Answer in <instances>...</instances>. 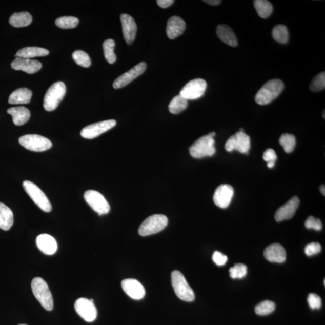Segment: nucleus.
Returning <instances> with one entry per match:
<instances>
[{
	"mask_svg": "<svg viewBox=\"0 0 325 325\" xmlns=\"http://www.w3.org/2000/svg\"><path fill=\"white\" fill-rule=\"evenodd\" d=\"M283 88L285 85L281 79H271L259 90L255 96V101L260 105H268L281 94Z\"/></svg>",
	"mask_w": 325,
	"mask_h": 325,
	"instance_id": "nucleus-1",
	"label": "nucleus"
},
{
	"mask_svg": "<svg viewBox=\"0 0 325 325\" xmlns=\"http://www.w3.org/2000/svg\"><path fill=\"white\" fill-rule=\"evenodd\" d=\"M215 135L214 132L210 133L197 140L189 148L191 156L195 158L213 156L216 153L215 141L214 139Z\"/></svg>",
	"mask_w": 325,
	"mask_h": 325,
	"instance_id": "nucleus-2",
	"label": "nucleus"
},
{
	"mask_svg": "<svg viewBox=\"0 0 325 325\" xmlns=\"http://www.w3.org/2000/svg\"><path fill=\"white\" fill-rule=\"evenodd\" d=\"M31 286H32L34 296L44 309L47 311L53 310L54 306L53 296L47 282L43 278L36 277L32 280Z\"/></svg>",
	"mask_w": 325,
	"mask_h": 325,
	"instance_id": "nucleus-3",
	"label": "nucleus"
},
{
	"mask_svg": "<svg viewBox=\"0 0 325 325\" xmlns=\"http://www.w3.org/2000/svg\"><path fill=\"white\" fill-rule=\"evenodd\" d=\"M171 281L174 292L179 299L186 302H192L195 295L191 286L187 282L185 276L178 271L172 272Z\"/></svg>",
	"mask_w": 325,
	"mask_h": 325,
	"instance_id": "nucleus-4",
	"label": "nucleus"
},
{
	"mask_svg": "<svg viewBox=\"0 0 325 325\" xmlns=\"http://www.w3.org/2000/svg\"><path fill=\"white\" fill-rule=\"evenodd\" d=\"M66 86L64 82H57L48 89L44 99V107L48 112L56 110L65 95Z\"/></svg>",
	"mask_w": 325,
	"mask_h": 325,
	"instance_id": "nucleus-5",
	"label": "nucleus"
},
{
	"mask_svg": "<svg viewBox=\"0 0 325 325\" xmlns=\"http://www.w3.org/2000/svg\"><path fill=\"white\" fill-rule=\"evenodd\" d=\"M168 217L164 214H154L145 219L139 228L141 236H148L160 232L168 226Z\"/></svg>",
	"mask_w": 325,
	"mask_h": 325,
	"instance_id": "nucleus-6",
	"label": "nucleus"
},
{
	"mask_svg": "<svg viewBox=\"0 0 325 325\" xmlns=\"http://www.w3.org/2000/svg\"><path fill=\"white\" fill-rule=\"evenodd\" d=\"M23 186L27 194L36 206L45 212H51L52 207L50 200L39 187L29 181H24Z\"/></svg>",
	"mask_w": 325,
	"mask_h": 325,
	"instance_id": "nucleus-7",
	"label": "nucleus"
},
{
	"mask_svg": "<svg viewBox=\"0 0 325 325\" xmlns=\"http://www.w3.org/2000/svg\"><path fill=\"white\" fill-rule=\"evenodd\" d=\"M19 143L27 150L34 152L46 151L52 147V143L49 139L37 134L25 135L19 138Z\"/></svg>",
	"mask_w": 325,
	"mask_h": 325,
	"instance_id": "nucleus-8",
	"label": "nucleus"
},
{
	"mask_svg": "<svg viewBox=\"0 0 325 325\" xmlns=\"http://www.w3.org/2000/svg\"><path fill=\"white\" fill-rule=\"evenodd\" d=\"M84 198L90 207L99 215L109 213L110 207L105 197L99 192L89 190L84 194Z\"/></svg>",
	"mask_w": 325,
	"mask_h": 325,
	"instance_id": "nucleus-9",
	"label": "nucleus"
},
{
	"mask_svg": "<svg viewBox=\"0 0 325 325\" xmlns=\"http://www.w3.org/2000/svg\"><path fill=\"white\" fill-rule=\"evenodd\" d=\"M207 86V82L204 79H192L183 87L179 95L187 100L198 99L205 94Z\"/></svg>",
	"mask_w": 325,
	"mask_h": 325,
	"instance_id": "nucleus-10",
	"label": "nucleus"
},
{
	"mask_svg": "<svg viewBox=\"0 0 325 325\" xmlns=\"http://www.w3.org/2000/svg\"><path fill=\"white\" fill-rule=\"evenodd\" d=\"M225 148L228 152L237 150L241 153L247 154L251 148L250 137L244 132L238 131L228 139Z\"/></svg>",
	"mask_w": 325,
	"mask_h": 325,
	"instance_id": "nucleus-11",
	"label": "nucleus"
},
{
	"mask_svg": "<svg viewBox=\"0 0 325 325\" xmlns=\"http://www.w3.org/2000/svg\"><path fill=\"white\" fill-rule=\"evenodd\" d=\"M116 125V121L110 119L91 124L84 128L81 131V136L85 139H92L97 137L106 131L112 129Z\"/></svg>",
	"mask_w": 325,
	"mask_h": 325,
	"instance_id": "nucleus-12",
	"label": "nucleus"
},
{
	"mask_svg": "<svg viewBox=\"0 0 325 325\" xmlns=\"http://www.w3.org/2000/svg\"><path fill=\"white\" fill-rule=\"evenodd\" d=\"M74 307L78 315L88 322H92L97 317V310L93 299L79 298L76 300Z\"/></svg>",
	"mask_w": 325,
	"mask_h": 325,
	"instance_id": "nucleus-13",
	"label": "nucleus"
},
{
	"mask_svg": "<svg viewBox=\"0 0 325 325\" xmlns=\"http://www.w3.org/2000/svg\"><path fill=\"white\" fill-rule=\"evenodd\" d=\"M147 69V64L145 62H140L139 64L135 66L130 70L126 72L117 78L113 82V87L115 89H120L125 87L130 83L134 80L135 78L139 77L144 73Z\"/></svg>",
	"mask_w": 325,
	"mask_h": 325,
	"instance_id": "nucleus-14",
	"label": "nucleus"
},
{
	"mask_svg": "<svg viewBox=\"0 0 325 325\" xmlns=\"http://www.w3.org/2000/svg\"><path fill=\"white\" fill-rule=\"evenodd\" d=\"M234 195V189L229 185H222L217 188L213 196L214 204L222 209L230 206Z\"/></svg>",
	"mask_w": 325,
	"mask_h": 325,
	"instance_id": "nucleus-15",
	"label": "nucleus"
},
{
	"mask_svg": "<svg viewBox=\"0 0 325 325\" xmlns=\"http://www.w3.org/2000/svg\"><path fill=\"white\" fill-rule=\"evenodd\" d=\"M122 288L127 295L135 300L143 299L145 290L143 285L135 279H126L121 283Z\"/></svg>",
	"mask_w": 325,
	"mask_h": 325,
	"instance_id": "nucleus-16",
	"label": "nucleus"
},
{
	"mask_svg": "<svg viewBox=\"0 0 325 325\" xmlns=\"http://www.w3.org/2000/svg\"><path fill=\"white\" fill-rule=\"evenodd\" d=\"M122 24L123 32L124 39L128 45H131L136 38L137 27L133 17L123 13L120 16Z\"/></svg>",
	"mask_w": 325,
	"mask_h": 325,
	"instance_id": "nucleus-17",
	"label": "nucleus"
},
{
	"mask_svg": "<svg viewBox=\"0 0 325 325\" xmlns=\"http://www.w3.org/2000/svg\"><path fill=\"white\" fill-rule=\"evenodd\" d=\"M11 67L16 71H23L27 74H33L40 70L42 64L36 60L16 57L12 62Z\"/></svg>",
	"mask_w": 325,
	"mask_h": 325,
	"instance_id": "nucleus-18",
	"label": "nucleus"
},
{
	"mask_svg": "<svg viewBox=\"0 0 325 325\" xmlns=\"http://www.w3.org/2000/svg\"><path fill=\"white\" fill-rule=\"evenodd\" d=\"M299 199L294 196L276 211L275 218L277 222L291 219L299 205Z\"/></svg>",
	"mask_w": 325,
	"mask_h": 325,
	"instance_id": "nucleus-19",
	"label": "nucleus"
},
{
	"mask_svg": "<svg viewBox=\"0 0 325 325\" xmlns=\"http://www.w3.org/2000/svg\"><path fill=\"white\" fill-rule=\"evenodd\" d=\"M264 256L270 262L282 263L286 260V252L281 245L274 243L265 249Z\"/></svg>",
	"mask_w": 325,
	"mask_h": 325,
	"instance_id": "nucleus-20",
	"label": "nucleus"
},
{
	"mask_svg": "<svg viewBox=\"0 0 325 325\" xmlns=\"http://www.w3.org/2000/svg\"><path fill=\"white\" fill-rule=\"evenodd\" d=\"M186 24L180 17L174 16L169 19L167 23V34L170 39L181 35L186 29Z\"/></svg>",
	"mask_w": 325,
	"mask_h": 325,
	"instance_id": "nucleus-21",
	"label": "nucleus"
},
{
	"mask_svg": "<svg viewBox=\"0 0 325 325\" xmlns=\"http://www.w3.org/2000/svg\"><path fill=\"white\" fill-rule=\"evenodd\" d=\"M36 245L41 252L46 255H53L57 250V243L53 237L49 234H43L36 238Z\"/></svg>",
	"mask_w": 325,
	"mask_h": 325,
	"instance_id": "nucleus-22",
	"label": "nucleus"
},
{
	"mask_svg": "<svg viewBox=\"0 0 325 325\" xmlns=\"http://www.w3.org/2000/svg\"><path fill=\"white\" fill-rule=\"evenodd\" d=\"M216 34L219 39L228 46L236 47L237 46V39L234 31L230 27L221 24L217 27Z\"/></svg>",
	"mask_w": 325,
	"mask_h": 325,
	"instance_id": "nucleus-23",
	"label": "nucleus"
},
{
	"mask_svg": "<svg viewBox=\"0 0 325 325\" xmlns=\"http://www.w3.org/2000/svg\"><path fill=\"white\" fill-rule=\"evenodd\" d=\"M7 112L12 116L13 122L17 126L24 125L28 122L30 117V110L23 106L12 107L7 110Z\"/></svg>",
	"mask_w": 325,
	"mask_h": 325,
	"instance_id": "nucleus-24",
	"label": "nucleus"
},
{
	"mask_svg": "<svg viewBox=\"0 0 325 325\" xmlns=\"http://www.w3.org/2000/svg\"><path fill=\"white\" fill-rule=\"evenodd\" d=\"M32 92L27 88H19L13 91L9 96L8 102L10 105H26L31 101Z\"/></svg>",
	"mask_w": 325,
	"mask_h": 325,
	"instance_id": "nucleus-25",
	"label": "nucleus"
},
{
	"mask_svg": "<svg viewBox=\"0 0 325 325\" xmlns=\"http://www.w3.org/2000/svg\"><path fill=\"white\" fill-rule=\"evenodd\" d=\"M49 51L46 49V48L30 47L23 48L18 51L15 57L32 59V58L34 57L47 56L49 54Z\"/></svg>",
	"mask_w": 325,
	"mask_h": 325,
	"instance_id": "nucleus-26",
	"label": "nucleus"
},
{
	"mask_svg": "<svg viewBox=\"0 0 325 325\" xmlns=\"http://www.w3.org/2000/svg\"><path fill=\"white\" fill-rule=\"evenodd\" d=\"M13 224V214L10 208L0 202V228L5 231L10 229Z\"/></svg>",
	"mask_w": 325,
	"mask_h": 325,
	"instance_id": "nucleus-27",
	"label": "nucleus"
},
{
	"mask_svg": "<svg viewBox=\"0 0 325 325\" xmlns=\"http://www.w3.org/2000/svg\"><path fill=\"white\" fill-rule=\"evenodd\" d=\"M32 20V16L29 12H23L13 13L10 17L9 23L12 26L19 28L29 26Z\"/></svg>",
	"mask_w": 325,
	"mask_h": 325,
	"instance_id": "nucleus-28",
	"label": "nucleus"
},
{
	"mask_svg": "<svg viewBox=\"0 0 325 325\" xmlns=\"http://www.w3.org/2000/svg\"><path fill=\"white\" fill-rule=\"evenodd\" d=\"M254 5L258 15L261 18H268L272 14L273 6L267 0H255Z\"/></svg>",
	"mask_w": 325,
	"mask_h": 325,
	"instance_id": "nucleus-29",
	"label": "nucleus"
},
{
	"mask_svg": "<svg viewBox=\"0 0 325 325\" xmlns=\"http://www.w3.org/2000/svg\"><path fill=\"white\" fill-rule=\"evenodd\" d=\"M188 106V100L180 95L175 96L169 103V110L172 114L177 115L185 110Z\"/></svg>",
	"mask_w": 325,
	"mask_h": 325,
	"instance_id": "nucleus-30",
	"label": "nucleus"
},
{
	"mask_svg": "<svg viewBox=\"0 0 325 325\" xmlns=\"http://www.w3.org/2000/svg\"><path fill=\"white\" fill-rule=\"evenodd\" d=\"M115 46V43L113 39L106 40L103 43V47L105 57L107 62L110 64L115 63L116 60V56L114 52Z\"/></svg>",
	"mask_w": 325,
	"mask_h": 325,
	"instance_id": "nucleus-31",
	"label": "nucleus"
},
{
	"mask_svg": "<svg viewBox=\"0 0 325 325\" xmlns=\"http://www.w3.org/2000/svg\"><path fill=\"white\" fill-rule=\"evenodd\" d=\"M273 38L278 43L286 44L289 40V32L286 26L277 25L274 27L272 30Z\"/></svg>",
	"mask_w": 325,
	"mask_h": 325,
	"instance_id": "nucleus-32",
	"label": "nucleus"
},
{
	"mask_svg": "<svg viewBox=\"0 0 325 325\" xmlns=\"http://www.w3.org/2000/svg\"><path fill=\"white\" fill-rule=\"evenodd\" d=\"M79 19L74 16H62L55 22L56 25L62 29H74L78 26Z\"/></svg>",
	"mask_w": 325,
	"mask_h": 325,
	"instance_id": "nucleus-33",
	"label": "nucleus"
},
{
	"mask_svg": "<svg viewBox=\"0 0 325 325\" xmlns=\"http://www.w3.org/2000/svg\"><path fill=\"white\" fill-rule=\"evenodd\" d=\"M279 144L287 153H290L294 150L296 145V138L293 134H283L279 138Z\"/></svg>",
	"mask_w": 325,
	"mask_h": 325,
	"instance_id": "nucleus-34",
	"label": "nucleus"
},
{
	"mask_svg": "<svg viewBox=\"0 0 325 325\" xmlns=\"http://www.w3.org/2000/svg\"><path fill=\"white\" fill-rule=\"evenodd\" d=\"M72 58L75 63L80 67L88 68L91 65V60L89 55L82 50H76L72 53Z\"/></svg>",
	"mask_w": 325,
	"mask_h": 325,
	"instance_id": "nucleus-35",
	"label": "nucleus"
},
{
	"mask_svg": "<svg viewBox=\"0 0 325 325\" xmlns=\"http://www.w3.org/2000/svg\"><path fill=\"white\" fill-rule=\"evenodd\" d=\"M275 303L271 300H265L258 303L255 308L256 314L260 316L268 315L275 310Z\"/></svg>",
	"mask_w": 325,
	"mask_h": 325,
	"instance_id": "nucleus-36",
	"label": "nucleus"
},
{
	"mask_svg": "<svg viewBox=\"0 0 325 325\" xmlns=\"http://www.w3.org/2000/svg\"><path fill=\"white\" fill-rule=\"evenodd\" d=\"M325 88V73L324 72L317 74L311 82L310 89L313 92L323 91Z\"/></svg>",
	"mask_w": 325,
	"mask_h": 325,
	"instance_id": "nucleus-37",
	"label": "nucleus"
},
{
	"mask_svg": "<svg viewBox=\"0 0 325 325\" xmlns=\"http://www.w3.org/2000/svg\"><path fill=\"white\" fill-rule=\"evenodd\" d=\"M230 276L233 279H242L247 274L246 265L241 263L235 265L234 267L230 269Z\"/></svg>",
	"mask_w": 325,
	"mask_h": 325,
	"instance_id": "nucleus-38",
	"label": "nucleus"
},
{
	"mask_svg": "<svg viewBox=\"0 0 325 325\" xmlns=\"http://www.w3.org/2000/svg\"><path fill=\"white\" fill-rule=\"evenodd\" d=\"M277 159V155L273 149H268L263 154V160L268 162V167L273 168L275 165V161Z\"/></svg>",
	"mask_w": 325,
	"mask_h": 325,
	"instance_id": "nucleus-39",
	"label": "nucleus"
},
{
	"mask_svg": "<svg viewBox=\"0 0 325 325\" xmlns=\"http://www.w3.org/2000/svg\"><path fill=\"white\" fill-rule=\"evenodd\" d=\"M305 226L308 229H313L316 231H320L322 229V224L320 220L316 219L313 216H310L307 219Z\"/></svg>",
	"mask_w": 325,
	"mask_h": 325,
	"instance_id": "nucleus-40",
	"label": "nucleus"
},
{
	"mask_svg": "<svg viewBox=\"0 0 325 325\" xmlns=\"http://www.w3.org/2000/svg\"><path fill=\"white\" fill-rule=\"evenodd\" d=\"M308 303L311 309H320L321 307V299L315 293H310L308 296Z\"/></svg>",
	"mask_w": 325,
	"mask_h": 325,
	"instance_id": "nucleus-41",
	"label": "nucleus"
},
{
	"mask_svg": "<svg viewBox=\"0 0 325 325\" xmlns=\"http://www.w3.org/2000/svg\"><path fill=\"white\" fill-rule=\"evenodd\" d=\"M321 250V245L319 243H311L307 245L305 248V253L309 257L319 254Z\"/></svg>",
	"mask_w": 325,
	"mask_h": 325,
	"instance_id": "nucleus-42",
	"label": "nucleus"
},
{
	"mask_svg": "<svg viewBox=\"0 0 325 325\" xmlns=\"http://www.w3.org/2000/svg\"><path fill=\"white\" fill-rule=\"evenodd\" d=\"M213 260L217 266H224L228 261V257L220 252L215 251L213 255Z\"/></svg>",
	"mask_w": 325,
	"mask_h": 325,
	"instance_id": "nucleus-43",
	"label": "nucleus"
},
{
	"mask_svg": "<svg viewBox=\"0 0 325 325\" xmlns=\"http://www.w3.org/2000/svg\"><path fill=\"white\" fill-rule=\"evenodd\" d=\"M174 3V0H158L157 5L161 8H167Z\"/></svg>",
	"mask_w": 325,
	"mask_h": 325,
	"instance_id": "nucleus-44",
	"label": "nucleus"
},
{
	"mask_svg": "<svg viewBox=\"0 0 325 325\" xmlns=\"http://www.w3.org/2000/svg\"><path fill=\"white\" fill-rule=\"evenodd\" d=\"M207 3V4L212 6H217L220 4L221 1L220 0H207V1H204Z\"/></svg>",
	"mask_w": 325,
	"mask_h": 325,
	"instance_id": "nucleus-45",
	"label": "nucleus"
},
{
	"mask_svg": "<svg viewBox=\"0 0 325 325\" xmlns=\"http://www.w3.org/2000/svg\"><path fill=\"white\" fill-rule=\"evenodd\" d=\"M325 189V188H324V185H322V186H321L320 187V191H321V193H322V194H323V195H325V192H324V191H325V189Z\"/></svg>",
	"mask_w": 325,
	"mask_h": 325,
	"instance_id": "nucleus-46",
	"label": "nucleus"
},
{
	"mask_svg": "<svg viewBox=\"0 0 325 325\" xmlns=\"http://www.w3.org/2000/svg\"><path fill=\"white\" fill-rule=\"evenodd\" d=\"M18 325H27V324H18Z\"/></svg>",
	"mask_w": 325,
	"mask_h": 325,
	"instance_id": "nucleus-47",
	"label": "nucleus"
}]
</instances>
